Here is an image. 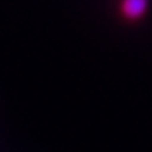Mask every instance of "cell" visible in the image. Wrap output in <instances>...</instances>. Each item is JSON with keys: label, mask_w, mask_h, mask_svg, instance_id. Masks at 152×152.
I'll return each mask as SVG.
<instances>
[{"label": "cell", "mask_w": 152, "mask_h": 152, "mask_svg": "<svg viewBox=\"0 0 152 152\" xmlns=\"http://www.w3.org/2000/svg\"><path fill=\"white\" fill-rule=\"evenodd\" d=\"M149 7V0H122V14L129 20H138L145 14Z\"/></svg>", "instance_id": "1"}]
</instances>
